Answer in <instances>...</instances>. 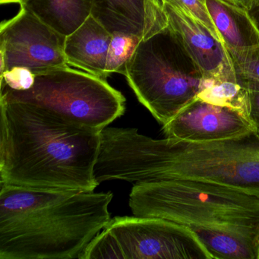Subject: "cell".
Returning <instances> with one entry per match:
<instances>
[{"mask_svg": "<svg viewBox=\"0 0 259 259\" xmlns=\"http://www.w3.org/2000/svg\"><path fill=\"white\" fill-rule=\"evenodd\" d=\"M95 174L101 183L191 180L259 197V136L252 132L236 139L191 142L107 127L101 133Z\"/></svg>", "mask_w": 259, "mask_h": 259, "instance_id": "obj_1", "label": "cell"}, {"mask_svg": "<svg viewBox=\"0 0 259 259\" xmlns=\"http://www.w3.org/2000/svg\"><path fill=\"white\" fill-rule=\"evenodd\" d=\"M0 184L94 192L101 133L48 112L0 101Z\"/></svg>", "mask_w": 259, "mask_h": 259, "instance_id": "obj_2", "label": "cell"}, {"mask_svg": "<svg viewBox=\"0 0 259 259\" xmlns=\"http://www.w3.org/2000/svg\"><path fill=\"white\" fill-rule=\"evenodd\" d=\"M0 186V259H81L111 220L110 192Z\"/></svg>", "mask_w": 259, "mask_h": 259, "instance_id": "obj_3", "label": "cell"}, {"mask_svg": "<svg viewBox=\"0 0 259 259\" xmlns=\"http://www.w3.org/2000/svg\"><path fill=\"white\" fill-rule=\"evenodd\" d=\"M130 208L188 227L213 259H257L259 197L222 185L191 180L134 184Z\"/></svg>", "mask_w": 259, "mask_h": 259, "instance_id": "obj_4", "label": "cell"}, {"mask_svg": "<svg viewBox=\"0 0 259 259\" xmlns=\"http://www.w3.org/2000/svg\"><path fill=\"white\" fill-rule=\"evenodd\" d=\"M125 76L139 102L162 125L196 99L202 83L201 72L169 26L141 40Z\"/></svg>", "mask_w": 259, "mask_h": 259, "instance_id": "obj_5", "label": "cell"}, {"mask_svg": "<svg viewBox=\"0 0 259 259\" xmlns=\"http://www.w3.org/2000/svg\"><path fill=\"white\" fill-rule=\"evenodd\" d=\"M0 101L39 107L66 122L102 131L123 115L125 99L107 80L70 66L35 75L28 90L0 86Z\"/></svg>", "mask_w": 259, "mask_h": 259, "instance_id": "obj_6", "label": "cell"}, {"mask_svg": "<svg viewBox=\"0 0 259 259\" xmlns=\"http://www.w3.org/2000/svg\"><path fill=\"white\" fill-rule=\"evenodd\" d=\"M81 259H213L193 232L150 217H116L94 238Z\"/></svg>", "mask_w": 259, "mask_h": 259, "instance_id": "obj_7", "label": "cell"}, {"mask_svg": "<svg viewBox=\"0 0 259 259\" xmlns=\"http://www.w3.org/2000/svg\"><path fill=\"white\" fill-rule=\"evenodd\" d=\"M66 37L20 6L18 14L0 26V74L15 67L34 75L69 67Z\"/></svg>", "mask_w": 259, "mask_h": 259, "instance_id": "obj_8", "label": "cell"}, {"mask_svg": "<svg viewBox=\"0 0 259 259\" xmlns=\"http://www.w3.org/2000/svg\"><path fill=\"white\" fill-rule=\"evenodd\" d=\"M163 132L166 138L210 142L236 139L254 130L239 112L196 98L163 125Z\"/></svg>", "mask_w": 259, "mask_h": 259, "instance_id": "obj_9", "label": "cell"}, {"mask_svg": "<svg viewBox=\"0 0 259 259\" xmlns=\"http://www.w3.org/2000/svg\"><path fill=\"white\" fill-rule=\"evenodd\" d=\"M164 7L169 28L201 72L202 81H238L225 45L192 16L169 4Z\"/></svg>", "mask_w": 259, "mask_h": 259, "instance_id": "obj_10", "label": "cell"}, {"mask_svg": "<svg viewBox=\"0 0 259 259\" xmlns=\"http://www.w3.org/2000/svg\"><path fill=\"white\" fill-rule=\"evenodd\" d=\"M91 15L109 32L149 38L169 26L163 0H91Z\"/></svg>", "mask_w": 259, "mask_h": 259, "instance_id": "obj_11", "label": "cell"}, {"mask_svg": "<svg viewBox=\"0 0 259 259\" xmlns=\"http://www.w3.org/2000/svg\"><path fill=\"white\" fill-rule=\"evenodd\" d=\"M206 6L232 60L258 51L259 29L248 10L227 0H206Z\"/></svg>", "mask_w": 259, "mask_h": 259, "instance_id": "obj_12", "label": "cell"}, {"mask_svg": "<svg viewBox=\"0 0 259 259\" xmlns=\"http://www.w3.org/2000/svg\"><path fill=\"white\" fill-rule=\"evenodd\" d=\"M111 39V33L90 15L66 37L64 54L68 65L107 80L106 66Z\"/></svg>", "mask_w": 259, "mask_h": 259, "instance_id": "obj_13", "label": "cell"}, {"mask_svg": "<svg viewBox=\"0 0 259 259\" xmlns=\"http://www.w3.org/2000/svg\"><path fill=\"white\" fill-rule=\"evenodd\" d=\"M21 7L64 36L78 28L91 15V0H19Z\"/></svg>", "mask_w": 259, "mask_h": 259, "instance_id": "obj_14", "label": "cell"}, {"mask_svg": "<svg viewBox=\"0 0 259 259\" xmlns=\"http://www.w3.org/2000/svg\"><path fill=\"white\" fill-rule=\"evenodd\" d=\"M197 98L209 104L233 109L250 122L249 92L238 81H202Z\"/></svg>", "mask_w": 259, "mask_h": 259, "instance_id": "obj_15", "label": "cell"}, {"mask_svg": "<svg viewBox=\"0 0 259 259\" xmlns=\"http://www.w3.org/2000/svg\"><path fill=\"white\" fill-rule=\"evenodd\" d=\"M142 40L140 37L132 34L121 33L112 34L106 66V72L108 76L113 73L125 75L127 63Z\"/></svg>", "mask_w": 259, "mask_h": 259, "instance_id": "obj_16", "label": "cell"}, {"mask_svg": "<svg viewBox=\"0 0 259 259\" xmlns=\"http://www.w3.org/2000/svg\"><path fill=\"white\" fill-rule=\"evenodd\" d=\"M163 2L192 16L195 20L202 24L218 40L224 43L209 14L206 0H163Z\"/></svg>", "mask_w": 259, "mask_h": 259, "instance_id": "obj_17", "label": "cell"}, {"mask_svg": "<svg viewBox=\"0 0 259 259\" xmlns=\"http://www.w3.org/2000/svg\"><path fill=\"white\" fill-rule=\"evenodd\" d=\"M233 63L238 82L248 92H259V50Z\"/></svg>", "mask_w": 259, "mask_h": 259, "instance_id": "obj_18", "label": "cell"}, {"mask_svg": "<svg viewBox=\"0 0 259 259\" xmlns=\"http://www.w3.org/2000/svg\"><path fill=\"white\" fill-rule=\"evenodd\" d=\"M35 75L26 68L15 67L0 74V86L13 90H28L34 85Z\"/></svg>", "mask_w": 259, "mask_h": 259, "instance_id": "obj_19", "label": "cell"}, {"mask_svg": "<svg viewBox=\"0 0 259 259\" xmlns=\"http://www.w3.org/2000/svg\"><path fill=\"white\" fill-rule=\"evenodd\" d=\"M249 119L254 133L259 136V92H249Z\"/></svg>", "mask_w": 259, "mask_h": 259, "instance_id": "obj_20", "label": "cell"}, {"mask_svg": "<svg viewBox=\"0 0 259 259\" xmlns=\"http://www.w3.org/2000/svg\"><path fill=\"white\" fill-rule=\"evenodd\" d=\"M250 16L259 29V0H256L254 5L248 10Z\"/></svg>", "mask_w": 259, "mask_h": 259, "instance_id": "obj_21", "label": "cell"}, {"mask_svg": "<svg viewBox=\"0 0 259 259\" xmlns=\"http://www.w3.org/2000/svg\"><path fill=\"white\" fill-rule=\"evenodd\" d=\"M227 1L239 7H243L248 10L251 8L255 2V0H227Z\"/></svg>", "mask_w": 259, "mask_h": 259, "instance_id": "obj_22", "label": "cell"}, {"mask_svg": "<svg viewBox=\"0 0 259 259\" xmlns=\"http://www.w3.org/2000/svg\"><path fill=\"white\" fill-rule=\"evenodd\" d=\"M0 2H1V4H19V0H0Z\"/></svg>", "mask_w": 259, "mask_h": 259, "instance_id": "obj_23", "label": "cell"}, {"mask_svg": "<svg viewBox=\"0 0 259 259\" xmlns=\"http://www.w3.org/2000/svg\"><path fill=\"white\" fill-rule=\"evenodd\" d=\"M259 259V245H258V249H257V258Z\"/></svg>", "mask_w": 259, "mask_h": 259, "instance_id": "obj_24", "label": "cell"}, {"mask_svg": "<svg viewBox=\"0 0 259 259\" xmlns=\"http://www.w3.org/2000/svg\"><path fill=\"white\" fill-rule=\"evenodd\" d=\"M255 1H256V0H255Z\"/></svg>", "mask_w": 259, "mask_h": 259, "instance_id": "obj_25", "label": "cell"}]
</instances>
